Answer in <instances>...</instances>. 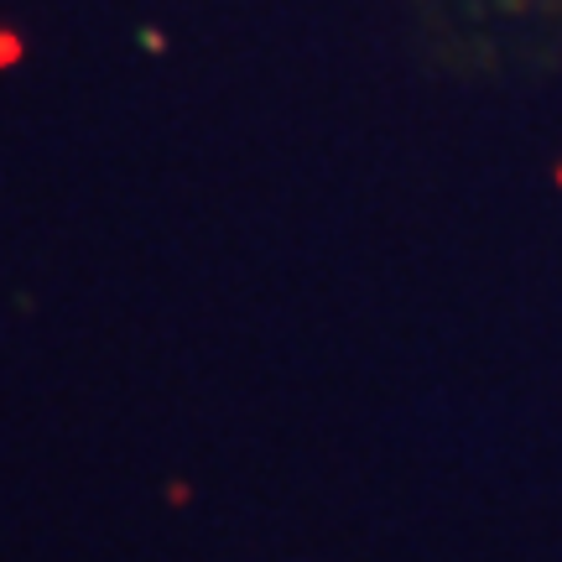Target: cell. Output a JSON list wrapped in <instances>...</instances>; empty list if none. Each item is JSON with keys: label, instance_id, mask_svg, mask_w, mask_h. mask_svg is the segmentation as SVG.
<instances>
[{"label": "cell", "instance_id": "obj_1", "mask_svg": "<svg viewBox=\"0 0 562 562\" xmlns=\"http://www.w3.org/2000/svg\"><path fill=\"white\" fill-rule=\"evenodd\" d=\"M21 58V37L16 32H0V68H5V63H16Z\"/></svg>", "mask_w": 562, "mask_h": 562}, {"label": "cell", "instance_id": "obj_2", "mask_svg": "<svg viewBox=\"0 0 562 562\" xmlns=\"http://www.w3.org/2000/svg\"><path fill=\"white\" fill-rule=\"evenodd\" d=\"M558 182H562V167H558Z\"/></svg>", "mask_w": 562, "mask_h": 562}]
</instances>
